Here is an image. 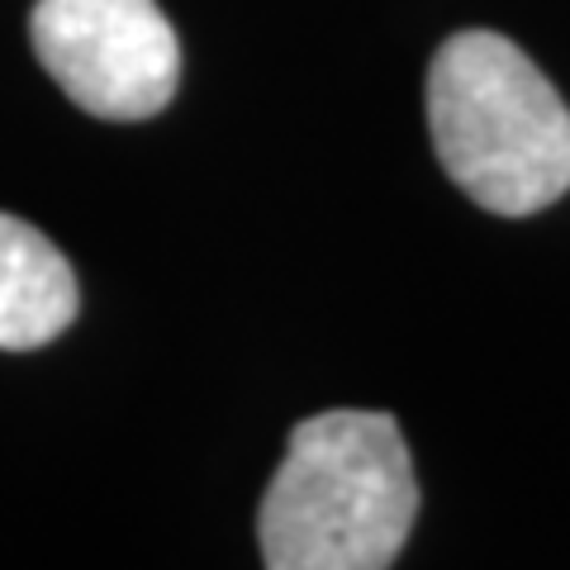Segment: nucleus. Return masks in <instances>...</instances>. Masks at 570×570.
Returning a JSON list of instances; mask_svg holds the SVG:
<instances>
[{"instance_id": "1", "label": "nucleus", "mask_w": 570, "mask_h": 570, "mask_svg": "<svg viewBox=\"0 0 570 570\" xmlns=\"http://www.w3.org/2000/svg\"><path fill=\"white\" fill-rule=\"evenodd\" d=\"M419 519V475L381 409H328L285 442L262 494L257 542L272 570H385Z\"/></svg>"}, {"instance_id": "2", "label": "nucleus", "mask_w": 570, "mask_h": 570, "mask_svg": "<svg viewBox=\"0 0 570 570\" xmlns=\"http://www.w3.org/2000/svg\"><path fill=\"white\" fill-rule=\"evenodd\" d=\"M438 163L480 209L523 219L570 190V110L528 52L494 29L452 33L428 67Z\"/></svg>"}, {"instance_id": "3", "label": "nucleus", "mask_w": 570, "mask_h": 570, "mask_svg": "<svg viewBox=\"0 0 570 570\" xmlns=\"http://www.w3.org/2000/svg\"><path fill=\"white\" fill-rule=\"evenodd\" d=\"M29 39L67 100L96 119H153L181 81V43L153 0H39Z\"/></svg>"}, {"instance_id": "4", "label": "nucleus", "mask_w": 570, "mask_h": 570, "mask_svg": "<svg viewBox=\"0 0 570 570\" xmlns=\"http://www.w3.org/2000/svg\"><path fill=\"white\" fill-rule=\"evenodd\" d=\"M81 309L77 272L39 228L0 214V352L52 343Z\"/></svg>"}]
</instances>
